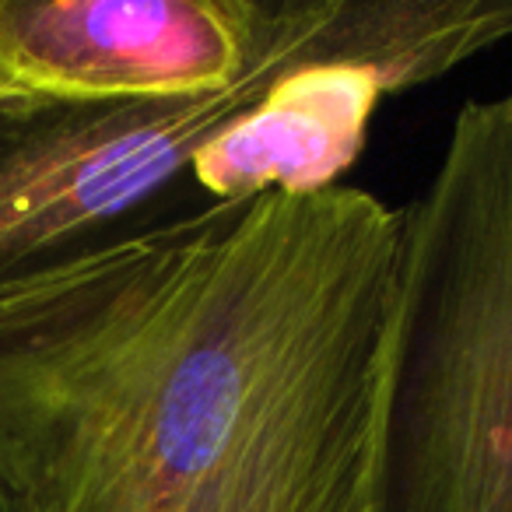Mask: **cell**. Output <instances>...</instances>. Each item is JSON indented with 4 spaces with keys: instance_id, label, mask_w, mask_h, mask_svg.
Listing matches in <instances>:
<instances>
[{
    "instance_id": "6da1fadb",
    "label": "cell",
    "mask_w": 512,
    "mask_h": 512,
    "mask_svg": "<svg viewBox=\"0 0 512 512\" xmlns=\"http://www.w3.org/2000/svg\"><path fill=\"white\" fill-rule=\"evenodd\" d=\"M404 214L193 204L0 281L11 512H362Z\"/></svg>"
},
{
    "instance_id": "7a4b0ae2",
    "label": "cell",
    "mask_w": 512,
    "mask_h": 512,
    "mask_svg": "<svg viewBox=\"0 0 512 512\" xmlns=\"http://www.w3.org/2000/svg\"><path fill=\"white\" fill-rule=\"evenodd\" d=\"M400 214L362 512H512V85Z\"/></svg>"
},
{
    "instance_id": "3957f363",
    "label": "cell",
    "mask_w": 512,
    "mask_h": 512,
    "mask_svg": "<svg viewBox=\"0 0 512 512\" xmlns=\"http://www.w3.org/2000/svg\"><path fill=\"white\" fill-rule=\"evenodd\" d=\"M509 39L512 0H320L264 92L193 155V197L242 204L341 186L386 99Z\"/></svg>"
},
{
    "instance_id": "277c9868",
    "label": "cell",
    "mask_w": 512,
    "mask_h": 512,
    "mask_svg": "<svg viewBox=\"0 0 512 512\" xmlns=\"http://www.w3.org/2000/svg\"><path fill=\"white\" fill-rule=\"evenodd\" d=\"M299 15L246 78L193 99H0V281L193 207V155L264 92L313 25Z\"/></svg>"
},
{
    "instance_id": "5b68a950",
    "label": "cell",
    "mask_w": 512,
    "mask_h": 512,
    "mask_svg": "<svg viewBox=\"0 0 512 512\" xmlns=\"http://www.w3.org/2000/svg\"><path fill=\"white\" fill-rule=\"evenodd\" d=\"M299 0H0L11 99H193L246 78Z\"/></svg>"
},
{
    "instance_id": "8992f818",
    "label": "cell",
    "mask_w": 512,
    "mask_h": 512,
    "mask_svg": "<svg viewBox=\"0 0 512 512\" xmlns=\"http://www.w3.org/2000/svg\"><path fill=\"white\" fill-rule=\"evenodd\" d=\"M0 99H11V95H8V92H4V88H0Z\"/></svg>"
},
{
    "instance_id": "52a82bcc",
    "label": "cell",
    "mask_w": 512,
    "mask_h": 512,
    "mask_svg": "<svg viewBox=\"0 0 512 512\" xmlns=\"http://www.w3.org/2000/svg\"><path fill=\"white\" fill-rule=\"evenodd\" d=\"M0 512H11V509H8V505H4V502H0Z\"/></svg>"
}]
</instances>
